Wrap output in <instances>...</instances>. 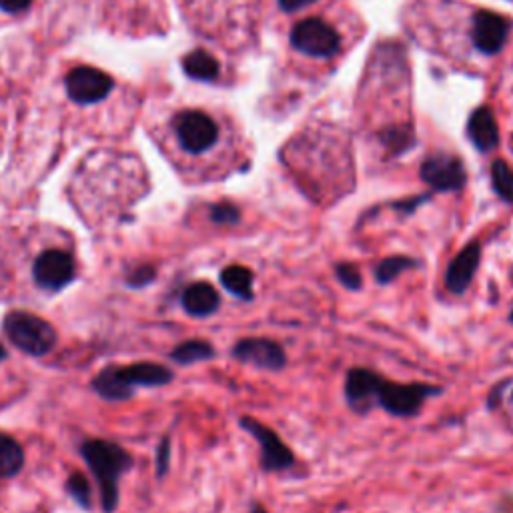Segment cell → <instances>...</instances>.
Instances as JSON below:
<instances>
[{
  "label": "cell",
  "instance_id": "1",
  "mask_svg": "<svg viewBox=\"0 0 513 513\" xmlns=\"http://www.w3.org/2000/svg\"><path fill=\"white\" fill-rule=\"evenodd\" d=\"M151 135L179 163L209 157L221 143V125L203 109H177L151 125Z\"/></svg>",
  "mask_w": 513,
  "mask_h": 513
},
{
  "label": "cell",
  "instance_id": "2",
  "mask_svg": "<svg viewBox=\"0 0 513 513\" xmlns=\"http://www.w3.org/2000/svg\"><path fill=\"white\" fill-rule=\"evenodd\" d=\"M65 99L79 113H111L119 111L123 97L119 83L105 71L91 65H69L61 79Z\"/></svg>",
  "mask_w": 513,
  "mask_h": 513
},
{
  "label": "cell",
  "instance_id": "3",
  "mask_svg": "<svg viewBox=\"0 0 513 513\" xmlns=\"http://www.w3.org/2000/svg\"><path fill=\"white\" fill-rule=\"evenodd\" d=\"M173 379V371L157 363H137L129 367H109L95 379L93 387L99 395L111 401H121L131 397L133 387H159Z\"/></svg>",
  "mask_w": 513,
  "mask_h": 513
},
{
  "label": "cell",
  "instance_id": "4",
  "mask_svg": "<svg viewBox=\"0 0 513 513\" xmlns=\"http://www.w3.org/2000/svg\"><path fill=\"white\" fill-rule=\"evenodd\" d=\"M83 453L87 463L91 465L93 473L99 479L101 493H103V505L107 511H113L117 505V481L123 471L131 467L129 453L111 441H87L83 445Z\"/></svg>",
  "mask_w": 513,
  "mask_h": 513
},
{
  "label": "cell",
  "instance_id": "5",
  "mask_svg": "<svg viewBox=\"0 0 513 513\" xmlns=\"http://www.w3.org/2000/svg\"><path fill=\"white\" fill-rule=\"evenodd\" d=\"M5 333L13 345L37 357L49 353L57 343V331L53 329V325L25 311H15L7 315Z\"/></svg>",
  "mask_w": 513,
  "mask_h": 513
},
{
  "label": "cell",
  "instance_id": "6",
  "mask_svg": "<svg viewBox=\"0 0 513 513\" xmlns=\"http://www.w3.org/2000/svg\"><path fill=\"white\" fill-rule=\"evenodd\" d=\"M441 387L429 383H393L385 381L377 393V405L395 417H413L421 411L425 399L441 395Z\"/></svg>",
  "mask_w": 513,
  "mask_h": 513
},
{
  "label": "cell",
  "instance_id": "7",
  "mask_svg": "<svg viewBox=\"0 0 513 513\" xmlns=\"http://www.w3.org/2000/svg\"><path fill=\"white\" fill-rule=\"evenodd\" d=\"M77 275L75 255L65 247H47L33 263V281L39 289L57 293Z\"/></svg>",
  "mask_w": 513,
  "mask_h": 513
},
{
  "label": "cell",
  "instance_id": "8",
  "mask_svg": "<svg viewBox=\"0 0 513 513\" xmlns=\"http://www.w3.org/2000/svg\"><path fill=\"white\" fill-rule=\"evenodd\" d=\"M291 45L303 55L315 59H329L339 53L341 39L333 27L321 19L301 21L291 33Z\"/></svg>",
  "mask_w": 513,
  "mask_h": 513
},
{
  "label": "cell",
  "instance_id": "9",
  "mask_svg": "<svg viewBox=\"0 0 513 513\" xmlns=\"http://www.w3.org/2000/svg\"><path fill=\"white\" fill-rule=\"evenodd\" d=\"M241 427L249 431L261 447V467L267 473L285 471L295 465L293 451L283 443V439L267 425L253 417H241Z\"/></svg>",
  "mask_w": 513,
  "mask_h": 513
},
{
  "label": "cell",
  "instance_id": "10",
  "mask_svg": "<svg viewBox=\"0 0 513 513\" xmlns=\"http://www.w3.org/2000/svg\"><path fill=\"white\" fill-rule=\"evenodd\" d=\"M419 175L433 191H439V193L461 191L467 181L463 163L457 157L445 155V153L427 157L421 165Z\"/></svg>",
  "mask_w": 513,
  "mask_h": 513
},
{
  "label": "cell",
  "instance_id": "11",
  "mask_svg": "<svg viewBox=\"0 0 513 513\" xmlns=\"http://www.w3.org/2000/svg\"><path fill=\"white\" fill-rule=\"evenodd\" d=\"M233 357L241 363H249L267 371H281L287 365L285 349L277 341L265 337L241 339L233 347Z\"/></svg>",
  "mask_w": 513,
  "mask_h": 513
},
{
  "label": "cell",
  "instance_id": "12",
  "mask_svg": "<svg viewBox=\"0 0 513 513\" xmlns=\"http://www.w3.org/2000/svg\"><path fill=\"white\" fill-rule=\"evenodd\" d=\"M381 383H383V377L371 369H363V367L351 369L345 379V399L349 407L355 409L357 413H367L377 401Z\"/></svg>",
  "mask_w": 513,
  "mask_h": 513
},
{
  "label": "cell",
  "instance_id": "13",
  "mask_svg": "<svg viewBox=\"0 0 513 513\" xmlns=\"http://www.w3.org/2000/svg\"><path fill=\"white\" fill-rule=\"evenodd\" d=\"M509 23L491 11H479L473 19V45L483 55H497L507 41Z\"/></svg>",
  "mask_w": 513,
  "mask_h": 513
},
{
  "label": "cell",
  "instance_id": "14",
  "mask_svg": "<svg viewBox=\"0 0 513 513\" xmlns=\"http://www.w3.org/2000/svg\"><path fill=\"white\" fill-rule=\"evenodd\" d=\"M479 263H481V245L473 241L465 245V249L457 257H453V261L449 263L445 271V287L453 295H463L469 289L479 269Z\"/></svg>",
  "mask_w": 513,
  "mask_h": 513
},
{
  "label": "cell",
  "instance_id": "15",
  "mask_svg": "<svg viewBox=\"0 0 513 513\" xmlns=\"http://www.w3.org/2000/svg\"><path fill=\"white\" fill-rule=\"evenodd\" d=\"M467 133H469V139L473 141V145L481 153L493 151L499 143V129H497V121H495V115L491 113V109H487V107L477 109L469 117Z\"/></svg>",
  "mask_w": 513,
  "mask_h": 513
},
{
  "label": "cell",
  "instance_id": "16",
  "mask_svg": "<svg viewBox=\"0 0 513 513\" xmlns=\"http://www.w3.org/2000/svg\"><path fill=\"white\" fill-rule=\"evenodd\" d=\"M183 307L193 317H209L221 307V297L211 283L199 281L185 289Z\"/></svg>",
  "mask_w": 513,
  "mask_h": 513
},
{
  "label": "cell",
  "instance_id": "17",
  "mask_svg": "<svg viewBox=\"0 0 513 513\" xmlns=\"http://www.w3.org/2000/svg\"><path fill=\"white\" fill-rule=\"evenodd\" d=\"M253 271L249 267H243V265H229L227 269L221 271V283L223 287L239 297L241 301H253L255 297V291H253Z\"/></svg>",
  "mask_w": 513,
  "mask_h": 513
},
{
  "label": "cell",
  "instance_id": "18",
  "mask_svg": "<svg viewBox=\"0 0 513 513\" xmlns=\"http://www.w3.org/2000/svg\"><path fill=\"white\" fill-rule=\"evenodd\" d=\"M183 67L185 73L191 79H199V81H215L219 77V63L213 55H209L207 51H193L183 59Z\"/></svg>",
  "mask_w": 513,
  "mask_h": 513
},
{
  "label": "cell",
  "instance_id": "19",
  "mask_svg": "<svg viewBox=\"0 0 513 513\" xmlns=\"http://www.w3.org/2000/svg\"><path fill=\"white\" fill-rule=\"evenodd\" d=\"M25 463L23 447L11 437L0 433V477H11L21 471Z\"/></svg>",
  "mask_w": 513,
  "mask_h": 513
},
{
  "label": "cell",
  "instance_id": "20",
  "mask_svg": "<svg viewBox=\"0 0 513 513\" xmlns=\"http://www.w3.org/2000/svg\"><path fill=\"white\" fill-rule=\"evenodd\" d=\"M171 357L181 363V365H191V363H199V361H207L215 357V349L209 341H201V339H193V341H185L181 343Z\"/></svg>",
  "mask_w": 513,
  "mask_h": 513
},
{
  "label": "cell",
  "instance_id": "21",
  "mask_svg": "<svg viewBox=\"0 0 513 513\" xmlns=\"http://www.w3.org/2000/svg\"><path fill=\"white\" fill-rule=\"evenodd\" d=\"M419 267V263L411 257H405V255H393V257H387L383 259L377 269H375V279L377 283L381 285H389L393 283L401 273L409 271V269H415Z\"/></svg>",
  "mask_w": 513,
  "mask_h": 513
},
{
  "label": "cell",
  "instance_id": "22",
  "mask_svg": "<svg viewBox=\"0 0 513 513\" xmlns=\"http://www.w3.org/2000/svg\"><path fill=\"white\" fill-rule=\"evenodd\" d=\"M491 183H493L495 193L505 203L513 205V169L505 161H501V159L493 161V165H491Z\"/></svg>",
  "mask_w": 513,
  "mask_h": 513
},
{
  "label": "cell",
  "instance_id": "23",
  "mask_svg": "<svg viewBox=\"0 0 513 513\" xmlns=\"http://www.w3.org/2000/svg\"><path fill=\"white\" fill-rule=\"evenodd\" d=\"M381 141L393 155H399L413 145V131L411 127H393L387 133H383Z\"/></svg>",
  "mask_w": 513,
  "mask_h": 513
},
{
  "label": "cell",
  "instance_id": "24",
  "mask_svg": "<svg viewBox=\"0 0 513 513\" xmlns=\"http://www.w3.org/2000/svg\"><path fill=\"white\" fill-rule=\"evenodd\" d=\"M335 275L339 279V283L349 289V291H359L363 287V279H361V273L355 265L351 263H339L335 267Z\"/></svg>",
  "mask_w": 513,
  "mask_h": 513
},
{
  "label": "cell",
  "instance_id": "25",
  "mask_svg": "<svg viewBox=\"0 0 513 513\" xmlns=\"http://www.w3.org/2000/svg\"><path fill=\"white\" fill-rule=\"evenodd\" d=\"M211 221L217 225H237L241 221V211L233 203H219L211 207Z\"/></svg>",
  "mask_w": 513,
  "mask_h": 513
},
{
  "label": "cell",
  "instance_id": "26",
  "mask_svg": "<svg viewBox=\"0 0 513 513\" xmlns=\"http://www.w3.org/2000/svg\"><path fill=\"white\" fill-rule=\"evenodd\" d=\"M35 0H0V17H25L33 9Z\"/></svg>",
  "mask_w": 513,
  "mask_h": 513
},
{
  "label": "cell",
  "instance_id": "27",
  "mask_svg": "<svg viewBox=\"0 0 513 513\" xmlns=\"http://www.w3.org/2000/svg\"><path fill=\"white\" fill-rule=\"evenodd\" d=\"M69 491L75 495V499L83 505V507H89L91 505V487H89V481L77 473L69 479Z\"/></svg>",
  "mask_w": 513,
  "mask_h": 513
},
{
  "label": "cell",
  "instance_id": "28",
  "mask_svg": "<svg viewBox=\"0 0 513 513\" xmlns=\"http://www.w3.org/2000/svg\"><path fill=\"white\" fill-rule=\"evenodd\" d=\"M153 279H155V269L149 267V265H145V267H139V269L131 275V285L141 287V285H145V283H151Z\"/></svg>",
  "mask_w": 513,
  "mask_h": 513
},
{
  "label": "cell",
  "instance_id": "29",
  "mask_svg": "<svg viewBox=\"0 0 513 513\" xmlns=\"http://www.w3.org/2000/svg\"><path fill=\"white\" fill-rule=\"evenodd\" d=\"M315 0H279V5L285 13H295V11H301L309 5H313Z\"/></svg>",
  "mask_w": 513,
  "mask_h": 513
},
{
  "label": "cell",
  "instance_id": "30",
  "mask_svg": "<svg viewBox=\"0 0 513 513\" xmlns=\"http://www.w3.org/2000/svg\"><path fill=\"white\" fill-rule=\"evenodd\" d=\"M427 201V197H415V199H409V201H405V203H397L395 205V209L397 211H403V213H413L421 203H425Z\"/></svg>",
  "mask_w": 513,
  "mask_h": 513
},
{
  "label": "cell",
  "instance_id": "31",
  "mask_svg": "<svg viewBox=\"0 0 513 513\" xmlns=\"http://www.w3.org/2000/svg\"><path fill=\"white\" fill-rule=\"evenodd\" d=\"M169 449H171V443L169 439L163 441L161 449H159V473H165L167 471V465H169Z\"/></svg>",
  "mask_w": 513,
  "mask_h": 513
},
{
  "label": "cell",
  "instance_id": "32",
  "mask_svg": "<svg viewBox=\"0 0 513 513\" xmlns=\"http://www.w3.org/2000/svg\"><path fill=\"white\" fill-rule=\"evenodd\" d=\"M251 513H269V511H267L263 505L255 503V505H253V509H251Z\"/></svg>",
  "mask_w": 513,
  "mask_h": 513
},
{
  "label": "cell",
  "instance_id": "33",
  "mask_svg": "<svg viewBox=\"0 0 513 513\" xmlns=\"http://www.w3.org/2000/svg\"><path fill=\"white\" fill-rule=\"evenodd\" d=\"M7 357V351H5V347L3 345H0V361H3Z\"/></svg>",
  "mask_w": 513,
  "mask_h": 513
},
{
  "label": "cell",
  "instance_id": "34",
  "mask_svg": "<svg viewBox=\"0 0 513 513\" xmlns=\"http://www.w3.org/2000/svg\"><path fill=\"white\" fill-rule=\"evenodd\" d=\"M0 141H3V123H0Z\"/></svg>",
  "mask_w": 513,
  "mask_h": 513
},
{
  "label": "cell",
  "instance_id": "35",
  "mask_svg": "<svg viewBox=\"0 0 513 513\" xmlns=\"http://www.w3.org/2000/svg\"><path fill=\"white\" fill-rule=\"evenodd\" d=\"M509 321H511V323H513V311H511V315H509Z\"/></svg>",
  "mask_w": 513,
  "mask_h": 513
},
{
  "label": "cell",
  "instance_id": "36",
  "mask_svg": "<svg viewBox=\"0 0 513 513\" xmlns=\"http://www.w3.org/2000/svg\"><path fill=\"white\" fill-rule=\"evenodd\" d=\"M511 401H513V393H511Z\"/></svg>",
  "mask_w": 513,
  "mask_h": 513
}]
</instances>
